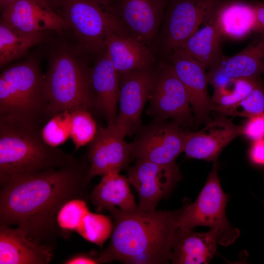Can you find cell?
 Returning <instances> with one entry per match:
<instances>
[{
  "label": "cell",
  "mask_w": 264,
  "mask_h": 264,
  "mask_svg": "<svg viewBox=\"0 0 264 264\" xmlns=\"http://www.w3.org/2000/svg\"><path fill=\"white\" fill-rule=\"evenodd\" d=\"M90 164L85 157L66 167L41 172L1 186L0 224L17 225L28 236L56 246L65 235L57 216L66 202L89 198Z\"/></svg>",
  "instance_id": "6da1fadb"
},
{
  "label": "cell",
  "mask_w": 264,
  "mask_h": 264,
  "mask_svg": "<svg viewBox=\"0 0 264 264\" xmlns=\"http://www.w3.org/2000/svg\"><path fill=\"white\" fill-rule=\"evenodd\" d=\"M113 219L108 247L90 255L98 264H162L170 261L177 220L176 211L107 210Z\"/></svg>",
  "instance_id": "7a4b0ae2"
},
{
  "label": "cell",
  "mask_w": 264,
  "mask_h": 264,
  "mask_svg": "<svg viewBox=\"0 0 264 264\" xmlns=\"http://www.w3.org/2000/svg\"><path fill=\"white\" fill-rule=\"evenodd\" d=\"M47 54L44 75L49 119L65 111L97 109L87 52L78 43H55Z\"/></svg>",
  "instance_id": "3957f363"
},
{
  "label": "cell",
  "mask_w": 264,
  "mask_h": 264,
  "mask_svg": "<svg viewBox=\"0 0 264 264\" xmlns=\"http://www.w3.org/2000/svg\"><path fill=\"white\" fill-rule=\"evenodd\" d=\"M43 127L0 120V184L77 162L68 154L48 145Z\"/></svg>",
  "instance_id": "277c9868"
},
{
  "label": "cell",
  "mask_w": 264,
  "mask_h": 264,
  "mask_svg": "<svg viewBox=\"0 0 264 264\" xmlns=\"http://www.w3.org/2000/svg\"><path fill=\"white\" fill-rule=\"evenodd\" d=\"M228 196L224 193L218 176L217 161L196 201L180 208L177 226L182 229H194L206 226L219 233L218 243L227 246L240 235L239 230L227 219L225 210Z\"/></svg>",
  "instance_id": "5b68a950"
},
{
  "label": "cell",
  "mask_w": 264,
  "mask_h": 264,
  "mask_svg": "<svg viewBox=\"0 0 264 264\" xmlns=\"http://www.w3.org/2000/svg\"><path fill=\"white\" fill-rule=\"evenodd\" d=\"M52 9L69 25L79 45L99 55L106 49L107 34L124 29L114 16L92 0H48Z\"/></svg>",
  "instance_id": "8992f818"
},
{
  "label": "cell",
  "mask_w": 264,
  "mask_h": 264,
  "mask_svg": "<svg viewBox=\"0 0 264 264\" xmlns=\"http://www.w3.org/2000/svg\"><path fill=\"white\" fill-rule=\"evenodd\" d=\"M22 106L30 124L43 127L49 119L44 75L37 59L30 58L10 66L0 74Z\"/></svg>",
  "instance_id": "52a82bcc"
},
{
  "label": "cell",
  "mask_w": 264,
  "mask_h": 264,
  "mask_svg": "<svg viewBox=\"0 0 264 264\" xmlns=\"http://www.w3.org/2000/svg\"><path fill=\"white\" fill-rule=\"evenodd\" d=\"M221 0H168L162 22L161 43L169 55L180 48L200 25L214 18Z\"/></svg>",
  "instance_id": "ba28073f"
},
{
  "label": "cell",
  "mask_w": 264,
  "mask_h": 264,
  "mask_svg": "<svg viewBox=\"0 0 264 264\" xmlns=\"http://www.w3.org/2000/svg\"><path fill=\"white\" fill-rule=\"evenodd\" d=\"M154 120L142 128L131 143L132 158L161 164L175 163L176 157L183 152L188 132L174 120Z\"/></svg>",
  "instance_id": "9c48e42d"
},
{
  "label": "cell",
  "mask_w": 264,
  "mask_h": 264,
  "mask_svg": "<svg viewBox=\"0 0 264 264\" xmlns=\"http://www.w3.org/2000/svg\"><path fill=\"white\" fill-rule=\"evenodd\" d=\"M148 100L147 113L155 119L171 118L185 127L194 125L187 91L169 64L157 70Z\"/></svg>",
  "instance_id": "30bf717a"
},
{
  "label": "cell",
  "mask_w": 264,
  "mask_h": 264,
  "mask_svg": "<svg viewBox=\"0 0 264 264\" xmlns=\"http://www.w3.org/2000/svg\"><path fill=\"white\" fill-rule=\"evenodd\" d=\"M128 174L130 183L138 192L137 209L146 211L155 210L159 201L169 195L181 178L176 163L161 164L142 159H136Z\"/></svg>",
  "instance_id": "8fae6325"
},
{
  "label": "cell",
  "mask_w": 264,
  "mask_h": 264,
  "mask_svg": "<svg viewBox=\"0 0 264 264\" xmlns=\"http://www.w3.org/2000/svg\"><path fill=\"white\" fill-rule=\"evenodd\" d=\"M157 71L153 67L119 73V111L115 125L126 134L140 128L141 116Z\"/></svg>",
  "instance_id": "7c38bea8"
},
{
  "label": "cell",
  "mask_w": 264,
  "mask_h": 264,
  "mask_svg": "<svg viewBox=\"0 0 264 264\" xmlns=\"http://www.w3.org/2000/svg\"><path fill=\"white\" fill-rule=\"evenodd\" d=\"M126 133L116 125L100 128L89 143L87 158L90 166L88 180L96 176L117 173L127 167L132 158L131 145Z\"/></svg>",
  "instance_id": "4fadbf2b"
},
{
  "label": "cell",
  "mask_w": 264,
  "mask_h": 264,
  "mask_svg": "<svg viewBox=\"0 0 264 264\" xmlns=\"http://www.w3.org/2000/svg\"><path fill=\"white\" fill-rule=\"evenodd\" d=\"M168 0H115L111 11L128 34L147 45L162 23Z\"/></svg>",
  "instance_id": "5bb4252c"
},
{
  "label": "cell",
  "mask_w": 264,
  "mask_h": 264,
  "mask_svg": "<svg viewBox=\"0 0 264 264\" xmlns=\"http://www.w3.org/2000/svg\"><path fill=\"white\" fill-rule=\"evenodd\" d=\"M168 57L169 64L187 91L195 122L206 124L211 120L210 113L213 103L208 93L206 68L181 48L174 50Z\"/></svg>",
  "instance_id": "9a60e30c"
},
{
  "label": "cell",
  "mask_w": 264,
  "mask_h": 264,
  "mask_svg": "<svg viewBox=\"0 0 264 264\" xmlns=\"http://www.w3.org/2000/svg\"><path fill=\"white\" fill-rule=\"evenodd\" d=\"M0 20L20 31L32 33L70 29L51 8L48 0H17L2 12Z\"/></svg>",
  "instance_id": "2e32d148"
},
{
  "label": "cell",
  "mask_w": 264,
  "mask_h": 264,
  "mask_svg": "<svg viewBox=\"0 0 264 264\" xmlns=\"http://www.w3.org/2000/svg\"><path fill=\"white\" fill-rule=\"evenodd\" d=\"M242 135V126L233 123L220 114L197 132H188L183 148L187 158L213 162L223 149L235 138Z\"/></svg>",
  "instance_id": "e0dca14e"
},
{
  "label": "cell",
  "mask_w": 264,
  "mask_h": 264,
  "mask_svg": "<svg viewBox=\"0 0 264 264\" xmlns=\"http://www.w3.org/2000/svg\"><path fill=\"white\" fill-rule=\"evenodd\" d=\"M55 247L33 239L19 226L0 224V264H47Z\"/></svg>",
  "instance_id": "ac0fdd59"
},
{
  "label": "cell",
  "mask_w": 264,
  "mask_h": 264,
  "mask_svg": "<svg viewBox=\"0 0 264 264\" xmlns=\"http://www.w3.org/2000/svg\"><path fill=\"white\" fill-rule=\"evenodd\" d=\"M105 44L109 59L119 73L153 66L154 57L147 45L123 29L108 32Z\"/></svg>",
  "instance_id": "d6986e66"
},
{
  "label": "cell",
  "mask_w": 264,
  "mask_h": 264,
  "mask_svg": "<svg viewBox=\"0 0 264 264\" xmlns=\"http://www.w3.org/2000/svg\"><path fill=\"white\" fill-rule=\"evenodd\" d=\"M91 80L98 110L105 116L107 126L115 125L120 75L109 59L106 48L98 55L91 68Z\"/></svg>",
  "instance_id": "ffe728a7"
},
{
  "label": "cell",
  "mask_w": 264,
  "mask_h": 264,
  "mask_svg": "<svg viewBox=\"0 0 264 264\" xmlns=\"http://www.w3.org/2000/svg\"><path fill=\"white\" fill-rule=\"evenodd\" d=\"M178 228L173 242L170 261L174 264H206L217 251L219 233L210 229L197 232Z\"/></svg>",
  "instance_id": "44dd1931"
},
{
  "label": "cell",
  "mask_w": 264,
  "mask_h": 264,
  "mask_svg": "<svg viewBox=\"0 0 264 264\" xmlns=\"http://www.w3.org/2000/svg\"><path fill=\"white\" fill-rule=\"evenodd\" d=\"M213 21L222 38L239 40L252 32L259 31L255 4L240 1H223Z\"/></svg>",
  "instance_id": "7402d4cb"
},
{
  "label": "cell",
  "mask_w": 264,
  "mask_h": 264,
  "mask_svg": "<svg viewBox=\"0 0 264 264\" xmlns=\"http://www.w3.org/2000/svg\"><path fill=\"white\" fill-rule=\"evenodd\" d=\"M129 184L128 178L119 173H109L103 176L88 198L97 212L115 206L124 211L134 210L137 205Z\"/></svg>",
  "instance_id": "603a6c76"
},
{
  "label": "cell",
  "mask_w": 264,
  "mask_h": 264,
  "mask_svg": "<svg viewBox=\"0 0 264 264\" xmlns=\"http://www.w3.org/2000/svg\"><path fill=\"white\" fill-rule=\"evenodd\" d=\"M222 39L212 20L198 28L180 48L205 68H210L223 56L221 52Z\"/></svg>",
  "instance_id": "cb8c5ba5"
},
{
  "label": "cell",
  "mask_w": 264,
  "mask_h": 264,
  "mask_svg": "<svg viewBox=\"0 0 264 264\" xmlns=\"http://www.w3.org/2000/svg\"><path fill=\"white\" fill-rule=\"evenodd\" d=\"M242 50L230 57H224L223 65L226 74L233 78H260L264 74V34Z\"/></svg>",
  "instance_id": "d4e9b609"
},
{
  "label": "cell",
  "mask_w": 264,
  "mask_h": 264,
  "mask_svg": "<svg viewBox=\"0 0 264 264\" xmlns=\"http://www.w3.org/2000/svg\"><path fill=\"white\" fill-rule=\"evenodd\" d=\"M48 31L25 33L0 22V67L24 56L32 46L46 41Z\"/></svg>",
  "instance_id": "484cf974"
},
{
  "label": "cell",
  "mask_w": 264,
  "mask_h": 264,
  "mask_svg": "<svg viewBox=\"0 0 264 264\" xmlns=\"http://www.w3.org/2000/svg\"><path fill=\"white\" fill-rule=\"evenodd\" d=\"M212 111L220 114L248 118L264 113V88L262 80L243 99L238 103L227 107L213 104Z\"/></svg>",
  "instance_id": "4316f807"
},
{
  "label": "cell",
  "mask_w": 264,
  "mask_h": 264,
  "mask_svg": "<svg viewBox=\"0 0 264 264\" xmlns=\"http://www.w3.org/2000/svg\"><path fill=\"white\" fill-rule=\"evenodd\" d=\"M112 229L113 223L109 217L89 211L76 231L85 239L102 248Z\"/></svg>",
  "instance_id": "83f0119b"
},
{
  "label": "cell",
  "mask_w": 264,
  "mask_h": 264,
  "mask_svg": "<svg viewBox=\"0 0 264 264\" xmlns=\"http://www.w3.org/2000/svg\"><path fill=\"white\" fill-rule=\"evenodd\" d=\"M261 80V78H233L223 88L214 90L211 98L212 102L215 105L222 107L234 105L245 97Z\"/></svg>",
  "instance_id": "f1b7e54d"
},
{
  "label": "cell",
  "mask_w": 264,
  "mask_h": 264,
  "mask_svg": "<svg viewBox=\"0 0 264 264\" xmlns=\"http://www.w3.org/2000/svg\"><path fill=\"white\" fill-rule=\"evenodd\" d=\"M70 113V137L77 151L92 140L97 131V126L89 111L80 109Z\"/></svg>",
  "instance_id": "f546056e"
},
{
  "label": "cell",
  "mask_w": 264,
  "mask_h": 264,
  "mask_svg": "<svg viewBox=\"0 0 264 264\" xmlns=\"http://www.w3.org/2000/svg\"><path fill=\"white\" fill-rule=\"evenodd\" d=\"M71 115L68 111L61 112L50 118L42 131L43 139L48 145L57 147L70 137Z\"/></svg>",
  "instance_id": "4dcf8cb0"
},
{
  "label": "cell",
  "mask_w": 264,
  "mask_h": 264,
  "mask_svg": "<svg viewBox=\"0 0 264 264\" xmlns=\"http://www.w3.org/2000/svg\"><path fill=\"white\" fill-rule=\"evenodd\" d=\"M83 199L69 200L61 208L57 216V222L64 234L76 231L85 215L89 212Z\"/></svg>",
  "instance_id": "1f68e13d"
},
{
  "label": "cell",
  "mask_w": 264,
  "mask_h": 264,
  "mask_svg": "<svg viewBox=\"0 0 264 264\" xmlns=\"http://www.w3.org/2000/svg\"><path fill=\"white\" fill-rule=\"evenodd\" d=\"M242 135L253 141L264 138V113L248 118L242 126Z\"/></svg>",
  "instance_id": "d6a6232c"
},
{
  "label": "cell",
  "mask_w": 264,
  "mask_h": 264,
  "mask_svg": "<svg viewBox=\"0 0 264 264\" xmlns=\"http://www.w3.org/2000/svg\"><path fill=\"white\" fill-rule=\"evenodd\" d=\"M224 57L211 66L207 73L208 83L213 86L214 90L223 88L233 78L228 76L224 71L223 65Z\"/></svg>",
  "instance_id": "836d02e7"
},
{
  "label": "cell",
  "mask_w": 264,
  "mask_h": 264,
  "mask_svg": "<svg viewBox=\"0 0 264 264\" xmlns=\"http://www.w3.org/2000/svg\"><path fill=\"white\" fill-rule=\"evenodd\" d=\"M249 156L253 163L264 166V138L253 141Z\"/></svg>",
  "instance_id": "e575fe53"
},
{
  "label": "cell",
  "mask_w": 264,
  "mask_h": 264,
  "mask_svg": "<svg viewBox=\"0 0 264 264\" xmlns=\"http://www.w3.org/2000/svg\"><path fill=\"white\" fill-rule=\"evenodd\" d=\"M64 264H98L96 259L90 254H79L75 255L66 261Z\"/></svg>",
  "instance_id": "d590c367"
},
{
  "label": "cell",
  "mask_w": 264,
  "mask_h": 264,
  "mask_svg": "<svg viewBox=\"0 0 264 264\" xmlns=\"http://www.w3.org/2000/svg\"><path fill=\"white\" fill-rule=\"evenodd\" d=\"M255 5L259 28L258 33L264 34V3L258 2Z\"/></svg>",
  "instance_id": "8d00e7d4"
},
{
  "label": "cell",
  "mask_w": 264,
  "mask_h": 264,
  "mask_svg": "<svg viewBox=\"0 0 264 264\" xmlns=\"http://www.w3.org/2000/svg\"><path fill=\"white\" fill-rule=\"evenodd\" d=\"M104 9L111 13L115 0H92Z\"/></svg>",
  "instance_id": "74e56055"
},
{
  "label": "cell",
  "mask_w": 264,
  "mask_h": 264,
  "mask_svg": "<svg viewBox=\"0 0 264 264\" xmlns=\"http://www.w3.org/2000/svg\"><path fill=\"white\" fill-rule=\"evenodd\" d=\"M17 0H0V9L2 12L9 5Z\"/></svg>",
  "instance_id": "f35d334b"
},
{
  "label": "cell",
  "mask_w": 264,
  "mask_h": 264,
  "mask_svg": "<svg viewBox=\"0 0 264 264\" xmlns=\"http://www.w3.org/2000/svg\"></svg>",
  "instance_id": "ab89813d"
}]
</instances>
